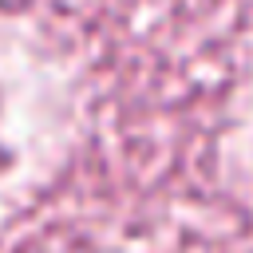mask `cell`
<instances>
[{
    "label": "cell",
    "instance_id": "1",
    "mask_svg": "<svg viewBox=\"0 0 253 253\" xmlns=\"http://www.w3.org/2000/svg\"><path fill=\"white\" fill-rule=\"evenodd\" d=\"M24 4H32V0H0L4 12H16V8H24Z\"/></svg>",
    "mask_w": 253,
    "mask_h": 253
}]
</instances>
